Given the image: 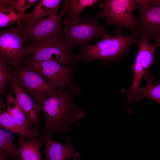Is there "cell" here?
<instances>
[{
  "label": "cell",
  "instance_id": "obj_1",
  "mask_svg": "<svg viewBox=\"0 0 160 160\" xmlns=\"http://www.w3.org/2000/svg\"><path fill=\"white\" fill-rule=\"evenodd\" d=\"M45 119V126L40 132H54L57 135L69 131L72 124L79 125L84 113L72 109L71 101L65 92L57 89L37 103Z\"/></svg>",
  "mask_w": 160,
  "mask_h": 160
},
{
  "label": "cell",
  "instance_id": "obj_2",
  "mask_svg": "<svg viewBox=\"0 0 160 160\" xmlns=\"http://www.w3.org/2000/svg\"><path fill=\"white\" fill-rule=\"evenodd\" d=\"M115 33L113 36L102 37L94 45L88 44L80 47V53L75 56L76 60L100 59L107 62L118 58L139 41L136 32L123 35L120 30L117 29Z\"/></svg>",
  "mask_w": 160,
  "mask_h": 160
},
{
  "label": "cell",
  "instance_id": "obj_3",
  "mask_svg": "<svg viewBox=\"0 0 160 160\" xmlns=\"http://www.w3.org/2000/svg\"><path fill=\"white\" fill-rule=\"evenodd\" d=\"M64 23V39L67 47L71 51L75 47H80L89 44L96 38L110 36L95 17H80L70 23Z\"/></svg>",
  "mask_w": 160,
  "mask_h": 160
},
{
  "label": "cell",
  "instance_id": "obj_4",
  "mask_svg": "<svg viewBox=\"0 0 160 160\" xmlns=\"http://www.w3.org/2000/svg\"><path fill=\"white\" fill-rule=\"evenodd\" d=\"M137 3L135 0H102L99 5L101 9L95 17L104 18L106 25H115L136 32L138 20L134 17L132 12Z\"/></svg>",
  "mask_w": 160,
  "mask_h": 160
},
{
  "label": "cell",
  "instance_id": "obj_5",
  "mask_svg": "<svg viewBox=\"0 0 160 160\" xmlns=\"http://www.w3.org/2000/svg\"><path fill=\"white\" fill-rule=\"evenodd\" d=\"M26 59L37 61H52L64 65L73 63L75 60L67 47L63 37L56 39L31 41L25 48Z\"/></svg>",
  "mask_w": 160,
  "mask_h": 160
},
{
  "label": "cell",
  "instance_id": "obj_6",
  "mask_svg": "<svg viewBox=\"0 0 160 160\" xmlns=\"http://www.w3.org/2000/svg\"><path fill=\"white\" fill-rule=\"evenodd\" d=\"M67 12L64 4L62 9L54 16L47 17L36 21L24 23L19 20L18 23L22 26V33L26 41H39L60 39L63 37L61 21Z\"/></svg>",
  "mask_w": 160,
  "mask_h": 160
},
{
  "label": "cell",
  "instance_id": "obj_7",
  "mask_svg": "<svg viewBox=\"0 0 160 160\" xmlns=\"http://www.w3.org/2000/svg\"><path fill=\"white\" fill-rule=\"evenodd\" d=\"M11 73L19 85L37 103L57 89L38 73L24 64L11 66Z\"/></svg>",
  "mask_w": 160,
  "mask_h": 160
},
{
  "label": "cell",
  "instance_id": "obj_8",
  "mask_svg": "<svg viewBox=\"0 0 160 160\" xmlns=\"http://www.w3.org/2000/svg\"><path fill=\"white\" fill-rule=\"evenodd\" d=\"M135 8L139 13L136 32L139 38L157 41L160 39V0H137Z\"/></svg>",
  "mask_w": 160,
  "mask_h": 160
},
{
  "label": "cell",
  "instance_id": "obj_9",
  "mask_svg": "<svg viewBox=\"0 0 160 160\" xmlns=\"http://www.w3.org/2000/svg\"><path fill=\"white\" fill-rule=\"evenodd\" d=\"M22 33V26L17 23V27L0 32V56L12 66L24 64L27 57L25 42Z\"/></svg>",
  "mask_w": 160,
  "mask_h": 160
},
{
  "label": "cell",
  "instance_id": "obj_10",
  "mask_svg": "<svg viewBox=\"0 0 160 160\" xmlns=\"http://www.w3.org/2000/svg\"><path fill=\"white\" fill-rule=\"evenodd\" d=\"M24 64L36 71L58 90H63L71 83V69L58 63L26 59Z\"/></svg>",
  "mask_w": 160,
  "mask_h": 160
},
{
  "label": "cell",
  "instance_id": "obj_11",
  "mask_svg": "<svg viewBox=\"0 0 160 160\" xmlns=\"http://www.w3.org/2000/svg\"><path fill=\"white\" fill-rule=\"evenodd\" d=\"M40 136L44 142L45 148L43 151L48 160H66L71 158L76 160L81 153L75 151L72 144V140L68 136L62 142L55 141L50 133L40 132Z\"/></svg>",
  "mask_w": 160,
  "mask_h": 160
},
{
  "label": "cell",
  "instance_id": "obj_12",
  "mask_svg": "<svg viewBox=\"0 0 160 160\" xmlns=\"http://www.w3.org/2000/svg\"><path fill=\"white\" fill-rule=\"evenodd\" d=\"M139 47L135 61L130 67L133 71L144 74L146 80L153 78L150 74V69L152 64L157 61L154 56L156 49L160 46V41L151 45L145 39L139 38Z\"/></svg>",
  "mask_w": 160,
  "mask_h": 160
},
{
  "label": "cell",
  "instance_id": "obj_13",
  "mask_svg": "<svg viewBox=\"0 0 160 160\" xmlns=\"http://www.w3.org/2000/svg\"><path fill=\"white\" fill-rule=\"evenodd\" d=\"M9 84L14 92L15 98L19 107L26 117L36 127L40 129V114L41 113L37 104L19 85L15 79L12 77Z\"/></svg>",
  "mask_w": 160,
  "mask_h": 160
},
{
  "label": "cell",
  "instance_id": "obj_14",
  "mask_svg": "<svg viewBox=\"0 0 160 160\" xmlns=\"http://www.w3.org/2000/svg\"><path fill=\"white\" fill-rule=\"evenodd\" d=\"M17 142L19 160H47L44 159L41 153V148L45 143L41 136L26 139L20 136Z\"/></svg>",
  "mask_w": 160,
  "mask_h": 160
},
{
  "label": "cell",
  "instance_id": "obj_15",
  "mask_svg": "<svg viewBox=\"0 0 160 160\" xmlns=\"http://www.w3.org/2000/svg\"><path fill=\"white\" fill-rule=\"evenodd\" d=\"M61 0H39L28 17L20 20L25 23L39 20L45 16H54L57 12Z\"/></svg>",
  "mask_w": 160,
  "mask_h": 160
},
{
  "label": "cell",
  "instance_id": "obj_16",
  "mask_svg": "<svg viewBox=\"0 0 160 160\" xmlns=\"http://www.w3.org/2000/svg\"><path fill=\"white\" fill-rule=\"evenodd\" d=\"M0 126L1 127L28 139L36 137L39 130L36 127L30 129L20 126L14 121L7 111H0Z\"/></svg>",
  "mask_w": 160,
  "mask_h": 160
},
{
  "label": "cell",
  "instance_id": "obj_17",
  "mask_svg": "<svg viewBox=\"0 0 160 160\" xmlns=\"http://www.w3.org/2000/svg\"><path fill=\"white\" fill-rule=\"evenodd\" d=\"M98 0H66L64 1L67 9L68 14L64 19V23H70L79 18L83 10L92 7Z\"/></svg>",
  "mask_w": 160,
  "mask_h": 160
},
{
  "label": "cell",
  "instance_id": "obj_18",
  "mask_svg": "<svg viewBox=\"0 0 160 160\" xmlns=\"http://www.w3.org/2000/svg\"><path fill=\"white\" fill-rule=\"evenodd\" d=\"M7 107V111L14 121L21 127L31 129L33 124L26 117L19 107L12 93L9 92L6 95Z\"/></svg>",
  "mask_w": 160,
  "mask_h": 160
},
{
  "label": "cell",
  "instance_id": "obj_19",
  "mask_svg": "<svg viewBox=\"0 0 160 160\" xmlns=\"http://www.w3.org/2000/svg\"><path fill=\"white\" fill-rule=\"evenodd\" d=\"M153 79L146 80L145 84L139 87L137 89L135 99L138 101L141 100L142 97H146L160 104V82L153 83Z\"/></svg>",
  "mask_w": 160,
  "mask_h": 160
},
{
  "label": "cell",
  "instance_id": "obj_20",
  "mask_svg": "<svg viewBox=\"0 0 160 160\" xmlns=\"http://www.w3.org/2000/svg\"><path fill=\"white\" fill-rule=\"evenodd\" d=\"M14 133L0 128V150L7 153L12 160H19L17 148L13 142Z\"/></svg>",
  "mask_w": 160,
  "mask_h": 160
},
{
  "label": "cell",
  "instance_id": "obj_21",
  "mask_svg": "<svg viewBox=\"0 0 160 160\" xmlns=\"http://www.w3.org/2000/svg\"><path fill=\"white\" fill-rule=\"evenodd\" d=\"M29 13L20 14L8 9L0 8V27L11 25L15 22L28 17Z\"/></svg>",
  "mask_w": 160,
  "mask_h": 160
},
{
  "label": "cell",
  "instance_id": "obj_22",
  "mask_svg": "<svg viewBox=\"0 0 160 160\" xmlns=\"http://www.w3.org/2000/svg\"><path fill=\"white\" fill-rule=\"evenodd\" d=\"M11 66L2 57L0 56V96L7 89V85L12 77L11 71Z\"/></svg>",
  "mask_w": 160,
  "mask_h": 160
},
{
  "label": "cell",
  "instance_id": "obj_23",
  "mask_svg": "<svg viewBox=\"0 0 160 160\" xmlns=\"http://www.w3.org/2000/svg\"><path fill=\"white\" fill-rule=\"evenodd\" d=\"M38 0H10L6 9L20 14L25 12Z\"/></svg>",
  "mask_w": 160,
  "mask_h": 160
},
{
  "label": "cell",
  "instance_id": "obj_24",
  "mask_svg": "<svg viewBox=\"0 0 160 160\" xmlns=\"http://www.w3.org/2000/svg\"><path fill=\"white\" fill-rule=\"evenodd\" d=\"M160 41V39H158L157 41Z\"/></svg>",
  "mask_w": 160,
  "mask_h": 160
},
{
  "label": "cell",
  "instance_id": "obj_25",
  "mask_svg": "<svg viewBox=\"0 0 160 160\" xmlns=\"http://www.w3.org/2000/svg\"></svg>",
  "mask_w": 160,
  "mask_h": 160
}]
</instances>
